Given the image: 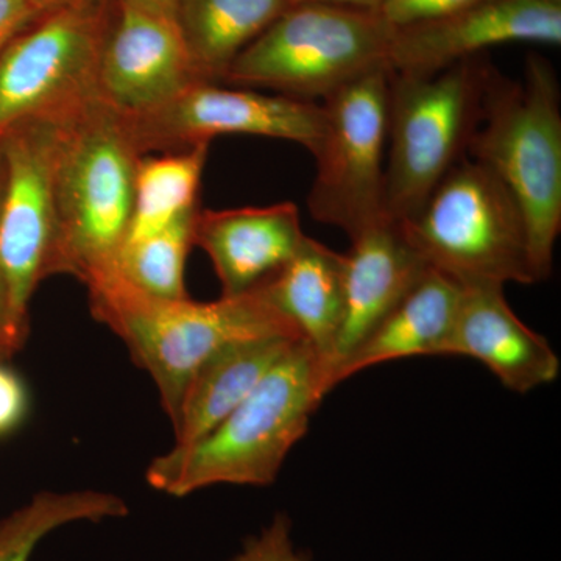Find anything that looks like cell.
<instances>
[{"label":"cell","mask_w":561,"mask_h":561,"mask_svg":"<svg viewBox=\"0 0 561 561\" xmlns=\"http://www.w3.org/2000/svg\"><path fill=\"white\" fill-rule=\"evenodd\" d=\"M328 393L323 362L301 339L219 426L151 460L147 482L173 497L214 485H272Z\"/></svg>","instance_id":"6da1fadb"},{"label":"cell","mask_w":561,"mask_h":561,"mask_svg":"<svg viewBox=\"0 0 561 561\" xmlns=\"http://www.w3.org/2000/svg\"><path fill=\"white\" fill-rule=\"evenodd\" d=\"M142 157L127 114L102 98L60 121L49 276H73L88 286L113 271L130 224Z\"/></svg>","instance_id":"7a4b0ae2"},{"label":"cell","mask_w":561,"mask_h":561,"mask_svg":"<svg viewBox=\"0 0 561 561\" xmlns=\"http://www.w3.org/2000/svg\"><path fill=\"white\" fill-rule=\"evenodd\" d=\"M95 320L110 328L149 373L169 420L198 367L228 343L287 335L300 337L260 289L216 301L161 300L111 271L87 286Z\"/></svg>","instance_id":"3957f363"},{"label":"cell","mask_w":561,"mask_h":561,"mask_svg":"<svg viewBox=\"0 0 561 561\" xmlns=\"http://www.w3.org/2000/svg\"><path fill=\"white\" fill-rule=\"evenodd\" d=\"M560 105L556 69L531 51L522 80L494 70L467 151L502 181L522 208L538 283L551 276L561 231Z\"/></svg>","instance_id":"277c9868"},{"label":"cell","mask_w":561,"mask_h":561,"mask_svg":"<svg viewBox=\"0 0 561 561\" xmlns=\"http://www.w3.org/2000/svg\"><path fill=\"white\" fill-rule=\"evenodd\" d=\"M401 224L427 267L461 287L538 283L522 208L471 158H461L420 213Z\"/></svg>","instance_id":"5b68a950"},{"label":"cell","mask_w":561,"mask_h":561,"mask_svg":"<svg viewBox=\"0 0 561 561\" xmlns=\"http://www.w3.org/2000/svg\"><path fill=\"white\" fill-rule=\"evenodd\" d=\"M493 72L479 55L434 76L390 73L386 205L393 219L416 216L467 157Z\"/></svg>","instance_id":"8992f818"},{"label":"cell","mask_w":561,"mask_h":561,"mask_svg":"<svg viewBox=\"0 0 561 561\" xmlns=\"http://www.w3.org/2000/svg\"><path fill=\"white\" fill-rule=\"evenodd\" d=\"M393 33L378 11L294 3L236 58L225 81L316 102L389 66Z\"/></svg>","instance_id":"52a82bcc"},{"label":"cell","mask_w":561,"mask_h":561,"mask_svg":"<svg viewBox=\"0 0 561 561\" xmlns=\"http://www.w3.org/2000/svg\"><path fill=\"white\" fill-rule=\"evenodd\" d=\"M114 0L47 11L0 51V136L31 121H62L101 98L99 76Z\"/></svg>","instance_id":"ba28073f"},{"label":"cell","mask_w":561,"mask_h":561,"mask_svg":"<svg viewBox=\"0 0 561 561\" xmlns=\"http://www.w3.org/2000/svg\"><path fill=\"white\" fill-rule=\"evenodd\" d=\"M391 70L381 66L323 99L324 128L308 195L317 221L348 238L390 216L386 205Z\"/></svg>","instance_id":"9c48e42d"},{"label":"cell","mask_w":561,"mask_h":561,"mask_svg":"<svg viewBox=\"0 0 561 561\" xmlns=\"http://www.w3.org/2000/svg\"><path fill=\"white\" fill-rule=\"evenodd\" d=\"M60 121H31L0 136L5 181L0 202V278L18 350L28 337V308L49 276L57 210L54 169Z\"/></svg>","instance_id":"30bf717a"},{"label":"cell","mask_w":561,"mask_h":561,"mask_svg":"<svg viewBox=\"0 0 561 561\" xmlns=\"http://www.w3.org/2000/svg\"><path fill=\"white\" fill-rule=\"evenodd\" d=\"M142 154L169 153L210 144L217 136L249 135L300 144L316 153L324 128L316 102L232 90L198 81L171 102L142 114H127Z\"/></svg>","instance_id":"8fae6325"},{"label":"cell","mask_w":561,"mask_h":561,"mask_svg":"<svg viewBox=\"0 0 561 561\" xmlns=\"http://www.w3.org/2000/svg\"><path fill=\"white\" fill-rule=\"evenodd\" d=\"M512 43L560 46L561 3L485 0L446 16L394 28L389 68L402 76H434Z\"/></svg>","instance_id":"7c38bea8"},{"label":"cell","mask_w":561,"mask_h":561,"mask_svg":"<svg viewBox=\"0 0 561 561\" xmlns=\"http://www.w3.org/2000/svg\"><path fill=\"white\" fill-rule=\"evenodd\" d=\"M205 81L195 68L179 22L114 0L99 88L125 114H142Z\"/></svg>","instance_id":"4fadbf2b"},{"label":"cell","mask_w":561,"mask_h":561,"mask_svg":"<svg viewBox=\"0 0 561 561\" xmlns=\"http://www.w3.org/2000/svg\"><path fill=\"white\" fill-rule=\"evenodd\" d=\"M504 287H461L446 356L479 360L505 389L526 394L559 378L560 357L551 343L516 316Z\"/></svg>","instance_id":"5bb4252c"},{"label":"cell","mask_w":561,"mask_h":561,"mask_svg":"<svg viewBox=\"0 0 561 561\" xmlns=\"http://www.w3.org/2000/svg\"><path fill=\"white\" fill-rule=\"evenodd\" d=\"M306 234L295 203L198 209L194 243L208 254L224 297L249 294L295 256Z\"/></svg>","instance_id":"9a60e30c"},{"label":"cell","mask_w":561,"mask_h":561,"mask_svg":"<svg viewBox=\"0 0 561 561\" xmlns=\"http://www.w3.org/2000/svg\"><path fill=\"white\" fill-rule=\"evenodd\" d=\"M350 241L345 254V317L328 368L330 391L335 370L430 268L409 242L401 220L391 216Z\"/></svg>","instance_id":"2e32d148"},{"label":"cell","mask_w":561,"mask_h":561,"mask_svg":"<svg viewBox=\"0 0 561 561\" xmlns=\"http://www.w3.org/2000/svg\"><path fill=\"white\" fill-rule=\"evenodd\" d=\"M461 286L427 268L332 376V389L357 373L419 356H446Z\"/></svg>","instance_id":"e0dca14e"},{"label":"cell","mask_w":561,"mask_h":561,"mask_svg":"<svg viewBox=\"0 0 561 561\" xmlns=\"http://www.w3.org/2000/svg\"><path fill=\"white\" fill-rule=\"evenodd\" d=\"M256 289L316 350L328 383V368L345 317V254L306 236L295 256Z\"/></svg>","instance_id":"ac0fdd59"},{"label":"cell","mask_w":561,"mask_h":561,"mask_svg":"<svg viewBox=\"0 0 561 561\" xmlns=\"http://www.w3.org/2000/svg\"><path fill=\"white\" fill-rule=\"evenodd\" d=\"M298 341L287 335L245 339L228 343L203 362L172 423L175 445H191L219 426Z\"/></svg>","instance_id":"d6986e66"},{"label":"cell","mask_w":561,"mask_h":561,"mask_svg":"<svg viewBox=\"0 0 561 561\" xmlns=\"http://www.w3.org/2000/svg\"><path fill=\"white\" fill-rule=\"evenodd\" d=\"M291 5V0H179L176 22L202 79L217 83Z\"/></svg>","instance_id":"ffe728a7"},{"label":"cell","mask_w":561,"mask_h":561,"mask_svg":"<svg viewBox=\"0 0 561 561\" xmlns=\"http://www.w3.org/2000/svg\"><path fill=\"white\" fill-rule=\"evenodd\" d=\"M208 151V144H202L140 158L124 245L157 234L181 214L197 208Z\"/></svg>","instance_id":"44dd1931"},{"label":"cell","mask_w":561,"mask_h":561,"mask_svg":"<svg viewBox=\"0 0 561 561\" xmlns=\"http://www.w3.org/2000/svg\"><path fill=\"white\" fill-rule=\"evenodd\" d=\"M127 502L101 490L39 491L0 519V561H31L55 530L77 523L125 518Z\"/></svg>","instance_id":"7402d4cb"},{"label":"cell","mask_w":561,"mask_h":561,"mask_svg":"<svg viewBox=\"0 0 561 561\" xmlns=\"http://www.w3.org/2000/svg\"><path fill=\"white\" fill-rule=\"evenodd\" d=\"M197 208L181 214L171 225L138 242L122 247L114 271L133 287L161 300L190 297L184 267L194 243Z\"/></svg>","instance_id":"603a6c76"},{"label":"cell","mask_w":561,"mask_h":561,"mask_svg":"<svg viewBox=\"0 0 561 561\" xmlns=\"http://www.w3.org/2000/svg\"><path fill=\"white\" fill-rule=\"evenodd\" d=\"M230 561H309L294 541V523L287 513L273 516L260 534L247 538L241 552Z\"/></svg>","instance_id":"cb8c5ba5"},{"label":"cell","mask_w":561,"mask_h":561,"mask_svg":"<svg viewBox=\"0 0 561 561\" xmlns=\"http://www.w3.org/2000/svg\"><path fill=\"white\" fill-rule=\"evenodd\" d=\"M485 0H386L378 13L391 27L400 28L468 9Z\"/></svg>","instance_id":"d4e9b609"},{"label":"cell","mask_w":561,"mask_h":561,"mask_svg":"<svg viewBox=\"0 0 561 561\" xmlns=\"http://www.w3.org/2000/svg\"><path fill=\"white\" fill-rule=\"evenodd\" d=\"M28 397L20 376L0 360V437L16 430L27 415Z\"/></svg>","instance_id":"484cf974"},{"label":"cell","mask_w":561,"mask_h":561,"mask_svg":"<svg viewBox=\"0 0 561 561\" xmlns=\"http://www.w3.org/2000/svg\"><path fill=\"white\" fill-rule=\"evenodd\" d=\"M39 18L31 0H0V51Z\"/></svg>","instance_id":"4316f807"},{"label":"cell","mask_w":561,"mask_h":561,"mask_svg":"<svg viewBox=\"0 0 561 561\" xmlns=\"http://www.w3.org/2000/svg\"><path fill=\"white\" fill-rule=\"evenodd\" d=\"M0 351H2L5 359L20 351L13 341V335H11L9 302H7V291L2 278H0Z\"/></svg>","instance_id":"83f0119b"},{"label":"cell","mask_w":561,"mask_h":561,"mask_svg":"<svg viewBox=\"0 0 561 561\" xmlns=\"http://www.w3.org/2000/svg\"><path fill=\"white\" fill-rule=\"evenodd\" d=\"M122 2L130 3L133 7H138L140 10H146L149 11V13L158 14V16L176 21L179 0H122Z\"/></svg>","instance_id":"f1b7e54d"},{"label":"cell","mask_w":561,"mask_h":561,"mask_svg":"<svg viewBox=\"0 0 561 561\" xmlns=\"http://www.w3.org/2000/svg\"><path fill=\"white\" fill-rule=\"evenodd\" d=\"M319 2L331 5L351 7V9L378 11L386 0H291V3Z\"/></svg>","instance_id":"f546056e"},{"label":"cell","mask_w":561,"mask_h":561,"mask_svg":"<svg viewBox=\"0 0 561 561\" xmlns=\"http://www.w3.org/2000/svg\"><path fill=\"white\" fill-rule=\"evenodd\" d=\"M36 13L44 14L47 11L61 9V7L73 5V3L87 2V0H31Z\"/></svg>","instance_id":"4dcf8cb0"},{"label":"cell","mask_w":561,"mask_h":561,"mask_svg":"<svg viewBox=\"0 0 561 561\" xmlns=\"http://www.w3.org/2000/svg\"><path fill=\"white\" fill-rule=\"evenodd\" d=\"M3 181H5V168H3L2 149H0V202H2Z\"/></svg>","instance_id":"1f68e13d"},{"label":"cell","mask_w":561,"mask_h":561,"mask_svg":"<svg viewBox=\"0 0 561 561\" xmlns=\"http://www.w3.org/2000/svg\"><path fill=\"white\" fill-rule=\"evenodd\" d=\"M0 360H5V357H3L2 351H0Z\"/></svg>","instance_id":"d6a6232c"},{"label":"cell","mask_w":561,"mask_h":561,"mask_svg":"<svg viewBox=\"0 0 561 561\" xmlns=\"http://www.w3.org/2000/svg\"><path fill=\"white\" fill-rule=\"evenodd\" d=\"M548 2L561 3V0H548Z\"/></svg>","instance_id":"836d02e7"}]
</instances>
